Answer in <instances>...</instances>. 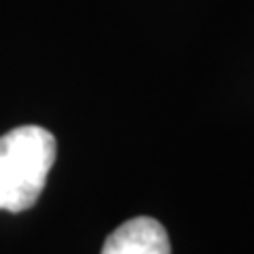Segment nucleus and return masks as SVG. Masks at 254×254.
I'll return each mask as SVG.
<instances>
[{
  "label": "nucleus",
  "mask_w": 254,
  "mask_h": 254,
  "mask_svg": "<svg viewBox=\"0 0 254 254\" xmlns=\"http://www.w3.org/2000/svg\"><path fill=\"white\" fill-rule=\"evenodd\" d=\"M102 254H172L163 225L150 216L123 222L106 237Z\"/></svg>",
  "instance_id": "f03ea898"
},
{
  "label": "nucleus",
  "mask_w": 254,
  "mask_h": 254,
  "mask_svg": "<svg viewBox=\"0 0 254 254\" xmlns=\"http://www.w3.org/2000/svg\"><path fill=\"white\" fill-rule=\"evenodd\" d=\"M55 161V138L41 125L0 136V210L23 212L38 201Z\"/></svg>",
  "instance_id": "f257e3e1"
}]
</instances>
